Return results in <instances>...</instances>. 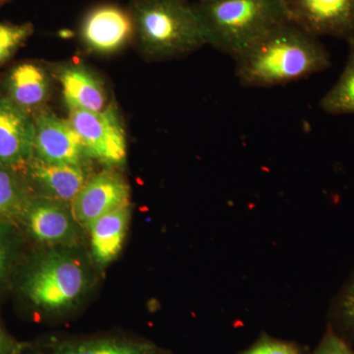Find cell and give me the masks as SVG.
Segmentation results:
<instances>
[{
    "instance_id": "6da1fadb",
    "label": "cell",
    "mask_w": 354,
    "mask_h": 354,
    "mask_svg": "<svg viewBox=\"0 0 354 354\" xmlns=\"http://www.w3.org/2000/svg\"><path fill=\"white\" fill-rule=\"evenodd\" d=\"M243 87L271 88L308 78L330 66L329 51L318 38L286 22L235 58Z\"/></svg>"
},
{
    "instance_id": "7a4b0ae2",
    "label": "cell",
    "mask_w": 354,
    "mask_h": 354,
    "mask_svg": "<svg viewBox=\"0 0 354 354\" xmlns=\"http://www.w3.org/2000/svg\"><path fill=\"white\" fill-rule=\"evenodd\" d=\"M193 6L206 44L234 59L290 22L283 0H199Z\"/></svg>"
},
{
    "instance_id": "3957f363",
    "label": "cell",
    "mask_w": 354,
    "mask_h": 354,
    "mask_svg": "<svg viewBox=\"0 0 354 354\" xmlns=\"http://www.w3.org/2000/svg\"><path fill=\"white\" fill-rule=\"evenodd\" d=\"M135 39L147 57L169 59L206 44L194 6L188 0H134Z\"/></svg>"
},
{
    "instance_id": "277c9868",
    "label": "cell",
    "mask_w": 354,
    "mask_h": 354,
    "mask_svg": "<svg viewBox=\"0 0 354 354\" xmlns=\"http://www.w3.org/2000/svg\"><path fill=\"white\" fill-rule=\"evenodd\" d=\"M88 285L85 261L69 249L57 247L32 261L21 279L20 290L39 311L62 313L78 304Z\"/></svg>"
},
{
    "instance_id": "5b68a950",
    "label": "cell",
    "mask_w": 354,
    "mask_h": 354,
    "mask_svg": "<svg viewBox=\"0 0 354 354\" xmlns=\"http://www.w3.org/2000/svg\"><path fill=\"white\" fill-rule=\"evenodd\" d=\"M68 120L90 156L109 167H121L127 156V135L113 106L102 111H69Z\"/></svg>"
},
{
    "instance_id": "8992f818",
    "label": "cell",
    "mask_w": 354,
    "mask_h": 354,
    "mask_svg": "<svg viewBox=\"0 0 354 354\" xmlns=\"http://www.w3.org/2000/svg\"><path fill=\"white\" fill-rule=\"evenodd\" d=\"M288 20L316 38H354V0H283Z\"/></svg>"
},
{
    "instance_id": "52a82bcc",
    "label": "cell",
    "mask_w": 354,
    "mask_h": 354,
    "mask_svg": "<svg viewBox=\"0 0 354 354\" xmlns=\"http://www.w3.org/2000/svg\"><path fill=\"white\" fill-rule=\"evenodd\" d=\"M32 156L51 164L84 167L92 160L70 121L46 109H41L34 118Z\"/></svg>"
},
{
    "instance_id": "ba28073f",
    "label": "cell",
    "mask_w": 354,
    "mask_h": 354,
    "mask_svg": "<svg viewBox=\"0 0 354 354\" xmlns=\"http://www.w3.org/2000/svg\"><path fill=\"white\" fill-rule=\"evenodd\" d=\"M129 198L127 180L118 172L106 169L90 176L70 207L76 223L88 230L97 218L129 205Z\"/></svg>"
},
{
    "instance_id": "9c48e42d",
    "label": "cell",
    "mask_w": 354,
    "mask_h": 354,
    "mask_svg": "<svg viewBox=\"0 0 354 354\" xmlns=\"http://www.w3.org/2000/svg\"><path fill=\"white\" fill-rule=\"evenodd\" d=\"M17 223L32 239L48 245L70 243L77 236L78 223L71 207L48 198L32 197Z\"/></svg>"
},
{
    "instance_id": "30bf717a",
    "label": "cell",
    "mask_w": 354,
    "mask_h": 354,
    "mask_svg": "<svg viewBox=\"0 0 354 354\" xmlns=\"http://www.w3.org/2000/svg\"><path fill=\"white\" fill-rule=\"evenodd\" d=\"M84 44L97 53H116L135 39L131 11L113 4H102L88 11L80 29Z\"/></svg>"
},
{
    "instance_id": "8fae6325",
    "label": "cell",
    "mask_w": 354,
    "mask_h": 354,
    "mask_svg": "<svg viewBox=\"0 0 354 354\" xmlns=\"http://www.w3.org/2000/svg\"><path fill=\"white\" fill-rule=\"evenodd\" d=\"M18 171L41 197L70 205L90 178L87 167L51 164L34 156Z\"/></svg>"
},
{
    "instance_id": "7c38bea8",
    "label": "cell",
    "mask_w": 354,
    "mask_h": 354,
    "mask_svg": "<svg viewBox=\"0 0 354 354\" xmlns=\"http://www.w3.org/2000/svg\"><path fill=\"white\" fill-rule=\"evenodd\" d=\"M34 152V118L0 97V162L19 169Z\"/></svg>"
},
{
    "instance_id": "4fadbf2b",
    "label": "cell",
    "mask_w": 354,
    "mask_h": 354,
    "mask_svg": "<svg viewBox=\"0 0 354 354\" xmlns=\"http://www.w3.org/2000/svg\"><path fill=\"white\" fill-rule=\"evenodd\" d=\"M58 80L68 111H102L109 108L102 81L82 65H67L59 71Z\"/></svg>"
},
{
    "instance_id": "5bb4252c",
    "label": "cell",
    "mask_w": 354,
    "mask_h": 354,
    "mask_svg": "<svg viewBox=\"0 0 354 354\" xmlns=\"http://www.w3.org/2000/svg\"><path fill=\"white\" fill-rule=\"evenodd\" d=\"M130 220L129 205L101 216L90 227L91 250L97 265L113 262L122 250Z\"/></svg>"
},
{
    "instance_id": "9a60e30c",
    "label": "cell",
    "mask_w": 354,
    "mask_h": 354,
    "mask_svg": "<svg viewBox=\"0 0 354 354\" xmlns=\"http://www.w3.org/2000/svg\"><path fill=\"white\" fill-rule=\"evenodd\" d=\"M8 99L26 113L37 111L48 100L50 80L39 64L26 62L11 70L7 79Z\"/></svg>"
},
{
    "instance_id": "2e32d148",
    "label": "cell",
    "mask_w": 354,
    "mask_h": 354,
    "mask_svg": "<svg viewBox=\"0 0 354 354\" xmlns=\"http://www.w3.org/2000/svg\"><path fill=\"white\" fill-rule=\"evenodd\" d=\"M31 198L29 183L23 174L0 162V221L17 223Z\"/></svg>"
},
{
    "instance_id": "e0dca14e",
    "label": "cell",
    "mask_w": 354,
    "mask_h": 354,
    "mask_svg": "<svg viewBox=\"0 0 354 354\" xmlns=\"http://www.w3.org/2000/svg\"><path fill=\"white\" fill-rule=\"evenodd\" d=\"M157 348L152 342L120 339V337H97L60 344L50 353L44 354H156Z\"/></svg>"
},
{
    "instance_id": "ac0fdd59",
    "label": "cell",
    "mask_w": 354,
    "mask_h": 354,
    "mask_svg": "<svg viewBox=\"0 0 354 354\" xmlns=\"http://www.w3.org/2000/svg\"><path fill=\"white\" fill-rule=\"evenodd\" d=\"M348 55L346 66L337 82L320 101V108L325 113L354 114V38L348 39Z\"/></svg>"
},
{
    "instance_id": "d6986e66",
    "label": "cell",
    "mask_w": 354,
    "mask_h": 354,
    "mask_svg": "<svg viewBox=\"0 0 354 354\" xmlns=\"http://www.w3.org/2000/svg\"><path fill=\"white\" fill-rule=\"evenodd\" d=\"M330 314L342 333L354 341V272L333 300Z\"/></svg>"
},
{
    "instance_id": "ffe728a7",
    "label": "cell",
    "mask_w": 354,
    "mask_h": 354,
    "mask_svg": "<svg viewBox=\"0 0 354 354\" xmlns=\"http://www.w3.org/2000/svg\"><path fill=\"white\" fill-rule=\"evenodd\" d=\"M32 26L0 23V64L6 62L31 37Z\"/></svg>"
},
{
    "instance_id": "44dd1931",
    "label": "cell",
    "mask_w": 354,
    "mask_h": 354,
    "mask_svg": "<svg viewBox=\"0 0 354 354\" xmlns=\"http://www.w3.org/2000/svg\"><path fill=\"white\" fill-rule=\"evenodd\" d=\"M241 354H302V351L293 342L264 337Z\"/></svg>"
},
{
    "instance_id": "7402d4cb",
    "label": "cell",
    "mask_w": 354,
    "mask_h": 354,
    "mask_svg": "<svg viewBox=\"0 0 354 354\" xmlns=\"http://www.w3.org/2000/svg\"><path fill=\"white\" fill-rule=\"evenodd\" d=\"M312 354H354V351L346 339L329 325Z\"/></svg>"
},
{
    "instance_id": "603a6c76",
    "label": "cell",
    "mask_w": 354,
    "mask_h": 354,
    "mask_svg": "<svg viewBox=\"0 0 354 354\" xmlns=\"http://www.w3.org/2000/svg\"><path fill=\"white\" fill-rule=\"evenodd\" d=\"M7 223L0 221V286L6 283L12 268L14 248L6 232Z\"/></svg>"
},
{
    "instance_id": "cb8c5ba5",
    "label": "cell",
    "mask_w": 354,
    "mask_h": 354,
    "mask_svg": "<svg viewBox=\"0 0 354 354\" xmlns=\"http://www.w3.org/2000/svg\"><path fill=\"white\" fill-rule=\"evenodd\" d=\"M24 346L9 334L0 324V354H22Z\"/></svg>"
},
{
    "instance_id": "d4e9b609",
    "label": "cell",
    "mask_w": 354,
    "mask_h": 354,
    "mask_svg": "<svg viewBox=\"0 0 354 354\" xmlns=\"http://www.w3.org/2000/svg\"><path fill=\"white\" fill-rule=\"evenodd\" d=\"M3 1H4V0H0V4H1L2 2H3Z\"/></svg>"
},
{
    "instance_id": "484cf974",
    "label": "cell",
    "mask_w": 354,
    "mask_h": 354,
    "mask_svg": "<svg viewBox=\"0 0 354 354\" xmlns=\"http://www.w3.org/2000/svg\"><path fill=\"white\" fill-rule=\"evenodd\" d=\"M156 354H158V353H156Z\"/></svg>"
}]
</instances>
